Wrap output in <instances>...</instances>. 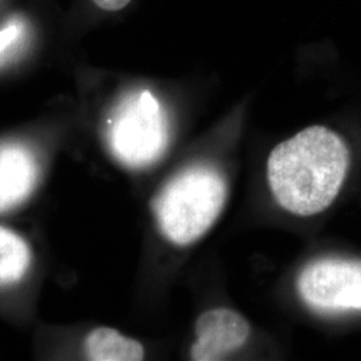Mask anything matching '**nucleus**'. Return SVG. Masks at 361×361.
<instances>
[{
    "label": "nucleus",
    "instance_id": "f257e3e1",
    "mask_svg": "<svg viewBox=\"0 0 361 361\" xmlns=\"http://www.w3.org/2000/svg\"><path fill=\"white\" fill-rule=\"evenodd\" d=\"M348 146L334 130L312 126L279 143L268 158L271 194L286 212L310 217L332 205L348 173Z\"/></svg>",
    "mask_w": 361,
    "mask_h": 361
},
{
    "label": "nucleus",
    "instance_id": "f03ea898",
    "mask_svg": "<svg viewBox=\"0 0 361 361\" xmlns=\"http://www.w3.org/2000/svg\"><path fill=\"white\" fill-rule=\"evenodd\" d=\"M228 198V185L219 170L195 165L182 170L158 192L152 210L162 235L186 246L214 225Z\"/></svg>",
    "mask_w": 361,
    "mask_h": 361
},
{
    "label": "nucleus",
    "instance_id": "7ed1b4c3",
    "mask_svg": "<svg viewBox=\"0 0 361 361\" xmlns=\"http://www.w3.org/2000/svg\"><path fill=\"white\" fill-rule=\"evenodd\" d=\"M169 138L166 113L149 90L126 94L109 118V149L128 168L143 169L155 164L165 154Z\"/></svg>",
    "mask_w": 361,
    "mask_h": 361
},
{
    "label": "nucleus",
    "instance_id": "20e7f679",
    "mask_svg": "<svg viewBox=\"0 0 361 361\" xmlns=\"http://www.w3.org/2000/svg\"><path fill=\"white\" fill-rule=\"evenodd\" d=\"M297 290L317 312H361V261L324 258L310 262L297 279Z\"/></svg>",
    "mask_w": 361,
    "mask_h": 361
},
{
    "label": "nucleus",
    "instance_id": "39448f33",
    "mask_svg": "<svg viewBox=\"0 0 361 361\" xmlns=\"http://www.w3.org/2000/svg\"><path fill=\"white\" fill-rule=\"evenodd\" d=\"M194 329L197 338L190 349L194 361L222 360L243 348L250 336V325L245 317L228 308L204 312Z\"/></svg>",
    "mask_w": 361,
    "mask_h": 361
},
{
    "label": "nucleus",
    "instance_id": "423d86ee",
    "mask_svg": "<svg viewBox=\"0 0 361 361\" xmlns=\"http://www.w3.org/2000/svg\"><path fill=\"white\" fill-rule=\"evenodd\" d=\"M38 180V159L27 146L0 145V213L25 202Z\"/></svg>",
    "mask_w": 361,
    "mask_h": 361
},
{
    "label": "nucleus",
    "instance_id": "0eeeda50",
    "mask_svg": "<svg viewBox=\"0 0 361 361\" xmlns=\"http://www.w3.org/2000/svg\"><path fill=\"white\" fill-rule=\"evenodd\" d=\"M85 353L92 361H140L143 345L111 328H97L85 340Z\"/></svg>",
    "mask_w": 361,
    "mask_h": 361
},
{
    "label": "nucleus",
    "instance_id": "6e6552de",
    "mask_svg": "<svg viewBox=\"0 0 361 361\" xmlns=\"http://www.w3.org/2000/svg\"><path fill=\"white\" fill-rule=\"evenodd\" d=\"M31 258L25 238L0 226V286L19 283L28 271Z\"/></svg>",
    "mask_w": 361,
    "mask_h": 361
},
{
    "label": "nucleus",
    "instance_id": "1a4fd4ad",
    "mask_svg": "<svg viewBox=\"0 0 361 361\" xmlns=\"http://www.w3.org/2000/svg\"><path fill=\"white\" fill-rule=\"evenodd\" d=\"M22 32V23L18 20H13L11 23H7L3 28H0V59L4 55H7V52L19 42Z\"/></svg>",
    "mask_w": 361,
    "mask_h": 361
},
{
    "label": "nucleus",
    "instance_id": "9d476101",
    "mask_svg": "<svg viewBox=\"0 0 361 361\" xmlns=\"http://www.w3.org/2000/svg\"><path fill=\"white\" fill-rule=\"evenodd\" d=\"M131 0H92V3L104 10V11H109V13H116V11H121L123 10Z\"/></svg>",
    "mask_w": 361,
    "mask_h": 361
}]
</instances>
